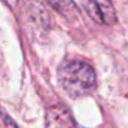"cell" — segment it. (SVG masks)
Segmentation results:
<instances>
[{
	"label": "cell",
	"mask_w": 128,
	"mask_h": 128,
	"mask_svg": "<svg viewBox=\"0 0 128 128\" xmlns=\"http://www.w3.org/2000/svg\"><path fill=\"white\" fill-rule=\"evenodd\" d=\"M58 80L70 96H83L96 88L94 68L83 61H65L58 69Z\"/></svg>",
	"instance_id": "6da1fadb"
},
{
	"label": "cell",
	"mask_w": 128,
	"mask_h": 128,
	"mask_svg": "<svg viewBox=\"0 0 128 128\" xmlns=\"http://www.w3.org/2000/svg\"><path fill=\"white\" fill-rule=\"evenodd\" d=\"M2 128H18V127H17V124L4 113L3 116H2Z\"/></svg>",
	"instance_id": "5b68a950"
},
{
	"label": "cell",
	"mask_w": 128,
	"mask_h": 128,
	"mask_svg": "<svg viewBox=\"0 0 128 128\" xmlns=\"http://www.w3.org/2000/svg\"><path fill=\"white\" fill-rule=\"evenodd\" d=\"M47 128H77L70 110L64 105H52L46 114Z\"/></svg>",
	"instance_id": "3957f363"
},
{
	"label": "cell",
	"mask_w": 128,
	"mask_h": 128,
	"mask_svg": "<svg viewBox=\"0 0 128 128\" xmlns=\"http://www.w3.org/2000/svg\"><path fill=\"white\" fill-rule=\"evenodd\" d=\"M86 8L95 22L103 25H112L116 22V11L112 0H88Z\"/></svg>",
	"instance_id": "7a4b0ae2"
},
{
	"label": "cell",
	"mask_w": 128,
	"mask_h": 128,
	"mask_svg": "<svg viewBox=\"0 0 128 128\" xmlns=\"http://www.w3.org/2000/svg\"><path fill=\"white\" fill-rule=\"evenodd\" d=\"M47 2L54 10H56L68 20L73 21L78 17V8L73 0H47Z\"/></svg>",
	"instance_id": "277c9868"
}]
</instances>
